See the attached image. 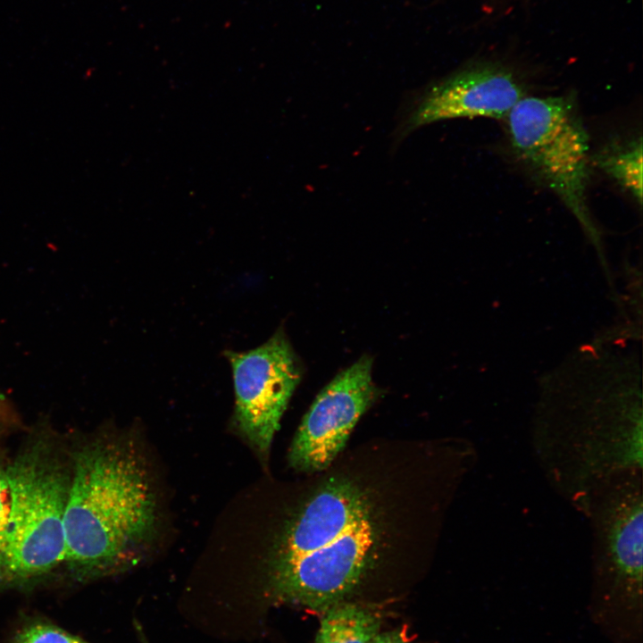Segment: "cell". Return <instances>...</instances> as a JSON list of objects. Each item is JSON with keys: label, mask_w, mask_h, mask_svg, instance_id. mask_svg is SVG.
Returning a JSON list of instances; mask_svg holds the SVG:
<instances>
[{"label": "cell", "mask_w": 643, "mask_h": 643, "mask_svg": "<svg viewBox=\"0 0 643 643\" xmlns=\"http://www.w3.org/2000/svg\"><path fill=\"white\" fill-rule=\"evenodd\" d=\"M372 367V358L363 356L318 394L288 451V463L295 471L313 474L335 462L355 424L378 395Z\"/></svg>", "instance_id": "ba28073f"}, {"label": "cell", "mask_w": 643, "mask_h": 643, "mask_svg": "<svg viewBox=\"0 0 643 643\" xmlns=\"http://www.w3.org/2000/svg\"><path fill=\"white\" fill-rule=\"evenodd\" d=\"M72 471L64 514L65 561L96 574L138 564L158 525L141 458L128 444L91 443L75 454Z\"/></svg>", "instance_id": "3957f363"}, {"label": "cell", "mask_w": 643, "mask_h": 643, "mask_svg": "<svg viewBox=\"0 0 643 643\" xmlns=\"http://www.w3.org/2000/svg\"><path fill=\"white\" fill-rule=\"evenodd\" d=\"M639 391L544 397L532 422L534 456L550 487L585 514L616 479L642 472Z\"/></svg>", "instance_id": "7a4b0ae2"}, {"label": "cell", "mask_w": 643, "mask_h": 643, "mask_svg": "<svg viewBox=\"0 0 643 643\" xmlns=\"http://www.w3.org/2000/svg\"><path fill=\"white\" fill-rule=\"evenodd\" d=\"M511 148L555 194L599 251L600 235L587 203L589 134L571 96H525L505 117Z\"/></svg>", "instance_id": "5b68a950"}, {"label": "cell", "mask_w": 643, "mask_h": 643, "mask_svg": "<svg viewBox=\"0 0 643 643\" xmlns=\"http://www.w3.org/2000/svg\"><path fill=\"white\" fill-rule=\"evenodd\" d=\"M13 506L14 495L8 471L0 468V542L9 530Z\"/></svg>", "instance_id": "4fadbf2b"}, {"label": "cell", "mask_w": 643, "mask_h": 643, "mask_svg": "<svg viewBox=\"0 0 643 643\" xmlns=\"http://www.w3.org/2000/svg\"><path fill=\"white\" fill-rule=\"evenodd\" d=\"M525 96L522 82L508 68L492 63L470 65L424 91L404 121L400 136L445 120H505Z\"/></svg>", "instance_id": "9c48e42d"}, {"label": "cell", "mask_w": 643, "mask_h": 643, "mask_svg": "<svg viewBox=\"0 0 643 643\" xmlns=\"http://www.w3.org/2000/svg\"><path fill=\"white\" fill-rule=\"evenodd\" d=\"M370 643H412L400 630L379 632Z\"/></svg>", "instance_id": "5bb4252c"}, {"label": "cell", "mask_w": 643, "mask_h": 643, "mask_svg": "<svg viewBox=\"0 0 643 643\" xmlns=\"http://www.w3.org/2000/svg\"><path fill=\"white\" fill-rule=\"evenodd\" d=\"M596 165L642 205L641 137L611 142L594 158Z\"/></svg>", "instance_id": "8fae6325"}, {"label": "cell", "mask_w": 643, "mask_h": 643, "mask_svg": "<svg viewBox=\"0 0 643 643\" xmlns=\"http://www.w3.org/2000/svg\"><path fill=\"white\" fill-rule=\"evenodd\" d=\"M313 643H370L380 632L378 613L349 600L324 611Z\"/></svg>", "instance_id": "30bf717a"}, {"label": "cell", "mask_w": 643, "mask_h": 643, "mask_svg": "<svg viewBox=\"0 0 643 643\" xmlns=\"http://www.w3.org/2000/svg\"><path fill=\"white\" fill-rule=\"evenodd\" d=\"M12 643H88L58 627L34 623L21 630Z\"/></svg>", "instance_id": "7c38bea8"}, {"label": "cell", "mask_w": 643, "mask_h": 643, "mask_svg": "<svg viewBox=\"0 0 643 643\" xmlns=\"http://www.w3.org/2000/svg\"><path fill=\"white\" fill-rule=\"evenodd\" d=\"M137 629H138V636H139L140 642H141V643H148L147 640L146 639L145 636L143 635V632H142L140 627H137Z\"/></svg>", "instance_id": "9a60e30c"}, {"label": "cell", "mask_w": 643, "mask_h": 643, "mask_svg": "<svg viewBox=\"0 0 643 643\" xmlns=\"http://www.w3.org/2000/svg\"><path fill=\"white\" fill-rule=\"evenodd\" d=\"M372 467L333 470L307 485L276 533L264 593L322 614L364 586L403 530L400 489Z\"/></svg>", "instance_id": "6da1fadb"}, {"label": "cell", "mask_w": 643, "mask_h": 643, "mask_svg": "<svg viewBox=\"0 0 643 643\" xmlns=\"http://www.w3.org/2000/svg\"><path fill=\"white\" fill-rule=\"evenodd\" d=\"M235 389L234 423L263 460L301 380L296 356L282 331L243 353H226Z\"/></svg>", "instance_id": "52a82bcc"}, {"label": "cell", "mask_w": 643, "mask_h": 643, "mask_svg": "<svg viewBox=\"0 0 643 643\" xmlns=\"http://www.w3.org/2000/svg\"><path fill=\"white\" fill-rule=\"evenodd\" d=\"M14 495L12 522L0 542V580L43 574L65 561L64 514L71 477L35 447L7 468Z\"/></svg>", "instance_id": "8992f818"}, {"label": "cell", "mask_w": 643, "mask_h": 643, "mask_svg": "<svg viewBox=\"0 0 643 643\" xmlns=\"http://www.w3.org/2000/svg\"><path fill=\"white\" fill-rule=\"evenodd\" d=\"M585 515L592 539V622L610 643H642V472L610 483Z\"/></svg>", "instance_id": "277c9868"}]
</instances>
